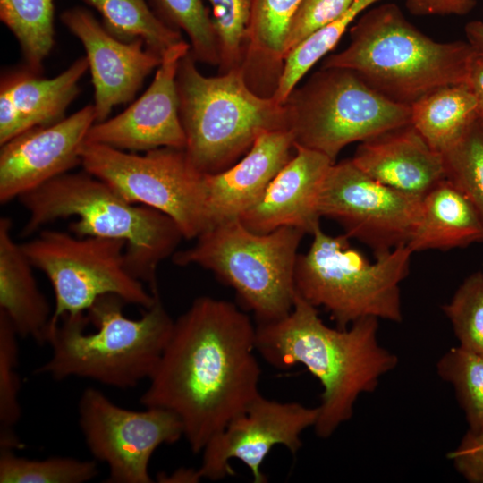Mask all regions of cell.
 <instances>
[{
  "label": "cell",
  "instance_id": "6da1fadb",
  "mask_svg": "<svg viewBox=\"0 0 483 483\" xmlns=\"http://www.w3.org/2000/svg\"><path fill=\"white\" fill-rule=\"evenodd\" d=\"M256 326L233 303L196 298L174 322L170 337L140 398L172 411L192 453L260 394Z\"/></svg>",
  "mask_w": 483,
  "mask_h": 483
},
{
  "label": "cell",
  "instance_id": "7a4b0ae2",
  "mask_svg": "<svg viewBox=\"0 0 483 483\" xmlns=\"http://www.w3.org/2000/svg\"><path fill=\"white\" fill-rule=\"evenodd\" d=\"M378 318H360L344 329L327 326L318 309L297 293L285 317L256 326V351L276 369L302 364L323 392L317 436L328 438L353 413L362 393L373 392L398 358L377 342Z\"/></svg>",
  "mask_w": 483,
  "mask_h": 483
},
{
  "label": "cell",
  "instance_id": "3957f363",
  "mask_svg": "<svg viewBox=\"0 0 483 483\" xmlns=\"http://www.w3.org/2000/svg\"><path fill=\"white\" fill-rule=\"evenodd\" d=\"M116 295L99 297L86 313L64 315L47 334L49 359L35 373L129 389L152 375L174 322L158 296L137 319L125 317Z\"/></svg>",
  "mask_w": 483,
  "mask_h": 483
},
{
  "label": "cell",
  "instance_id": "277c9868",
  "mask_svg": "<svg viewBox=\"0 0 483 483\" xmlns=\"http://www.w3.org/2000/svg\"><path fill=\"white\" fill-rule=\"evenodd\" d=\"M28 212L21 236L28 237L58 219L77 216L69 224L79 237L122 240L131 274L157 289L158 265L173 256L183 235L165 214L128 202L102 180L86 171L61 174L18 198Z\"/></svg>",
  "mask_w": 483,
  "mask_h": 483
},
{
  "label": "cell",
  "instance_id": "5b68a950",
  "mask_svg": "<svg viewBox=\"0 0 483 483\" xmlns=\"http://www.w3.org/2000/svg\"><path fill=\"white\" fill-rule=\"evenodd\" d=\"M350 43L322 66L345 68L386 98L411 106L445 86L467 84L475 53L468 41L437 42L395 4L365 12L350 27Z\"/></svg>",
  "mask_w": 483,
  "mask_h": 483
},
{
  "label": "cell",
  "instance_id": "8992f818",
  "mask_svg": "<svg viewBox=\"0 0 483 483\" xmlns=\"http://www.w3.org/2000/svg\"><path fill=\"white\" fill-rule=\"evenodd\" d=\"M191 51L176 74L185 152L206 174L221 172L240 160L264 132L288 130L284 105L252 90L241 68L205 76Z\"/></svg>",
  "mask_w": 483,
  "mask_h": 483
},
{
  "label": "cell",
  "instance_id": "52a82bcc",
  "mask_svg": "<svg viewBox=\"0 0 483 483\" xmlns=\"http://www.w3.org/2000/svg\"><path fill=\"white\" fill-rule=\"evenodd\" d=\"M305 253L298 255L296 293L326 309L344 329L368 317L399 323L402 319L400 284L413 253L407 245L369 261L345 234L333 236L318 227Z\"/></svg>",
  "mask_w": 483,
  "mask_h": 483
},
{
  "label": "cell",
  "instance_id": "ba28073f",
  "mask_svg": "<svg viewBox=\"0 0 483 483\" xmlns=\"http://www.w3.org/2000/svg\"><path fill=\"white\" fill-rule=\"evenodd\" d=\"M304 234L291 226L258 233L236 218L206 230L172 259L177 266L196 265L212 272L235 291L258 324L269 323L293 307L294 271Z\"/></svg>",
  "mask_w": 483,
  "mask_h": 483
},
{
  "label": "cell",
  "instance_id": "9c48e42d",
  "mask_svg": "<svg viewBox=\"0 0 483 483\" xmlns=\"http://www.w3.org/2000/svg\"><path fill=\"white\" fill-rule=\"evenodd\" d=\"M284 106L295 145L335 163L347 145L411 123L410 106L386 98L352 71L339 67H321Z\"/></svg>",
  "mask_w": 483,
  "mask_h": 483
},
{
  "label": "cell",
  "instance_id": "30bf717a",
  "mask_svg": "<svg viewBox=\"0 0 483 483\" xmlns=\"http://www.w3.org/2000/svg\"><path fill=\"white\" fill-rule=\"evenodd\" d=\"M21 244L32 266L48 278L55 293L48 329L64 315L86 313L103 295H116L144 309L152 307L159 296L148 292L128 270L126 243L122 240L43 229Z\"/></svg>",
  "mask_w": 483,
  "mask_h": 483
},
{
  "label": "cell",
  "instance_id": "8fae6325",
  "mask_svg": "<svg viewBox=\"0 0 483 483\" xmlns=\"http://www.w3.org/2000/svg\"><path fill=\"white\" fill-rule=\"evenodd\" d=\"M80 159L84 171L128 202L171 217L185 239H196L209 228L206 174L196 168L185 149L165 147L140 155L84 143Z\"/></svg>",
  "mask_w": 483,
  "mask_h": 483
},
{
  "label": "cell",
  "instance_id": "7c38bea8",
  "mask_svg": "<svg viewBox=\"0 0 483 483\" xmlns=\"http://www.w3.org/2000/svg\"><path fill=\"white\" fill-rule=\"evenodd\" d=\"M131 411L114 403L100 390L85 389L78 405L79 425L96 461L108 468L107 483H151L149 462L158 446L183 437L172 411L157 407Z\"/></svg>",
  "mask_w": 483,
  "mask_h": 483
},
{
  "label": "cell",
  "instance_id": "4fadbf2b",
  "mask_svg": "<svg viewBox=\"0 0 483 483\" xmlns=\"http://www.w3.org/2000/svg\"><path fill=\"white\" fill-rule=\"evenodd\" d=\"M421 200L371 178L351 158L330 167L318 209L321 217L340 224L350 239L364 243L377 257L408 244Z\"/></svg>",
  "mask_w": 483,
  "mask_h": 483
},
{
  "label": "cell",
  "instance_id": "5bb4252c",
  "mask_svg": "<svg viewBox=\"0 0 483 483\" xmlns=\"http://www.w3.org/2000/svg\"><path fill=\"white\" fill-rule=\"evenodd\" d=\"M318 417V407L258 394L207 443L197 469L200 479L216 481L233 475L230 461L237 459L250 470L255 483L267 482L260 467L272 448L280 445L295 454L302 445L301 433L314 427Z\"/></svg>",
  "mask_w": 483,
  "mask_h": 483
},
{
  "label": "cell",
  "instance_id": "9a60e30c",
  "mask_svg": "<svg viewBox=\"0 0 483 483\" xmlns=\"http://www.w3.org/2000/svg\"><path fill=\"white\" fill-rule=\"evenodd\" d=\"M190 51L185 40L168 49L148 89L123 113L95 123L85 143L130 152L165 147L184 149L186 138L180 119L176 74L181 59Z\"/></svg>",
  "mask_w": 483,
  "mask_h": 483
},
{
  "label": "cell",
  "instance_id": "2e32d148",
  "mask_svg": "<svg viewBox=\"0 0 483 483\" xmlns=\"http://www.w3.org/2000/svg\"><path fill=\"white\" fill-rule=\"evenodd\" d=\"M95 123V107L90 104L67 118L30 129L1 145V204L80 165L81 148Z\"/></svg>",
  "mask_w": 483,
  "mask_h": 483
},
{
  "label": "cell",
  "instance_id": "e0dca14e",
  "mask_svg": "<svg viewBox=\"0 0 483 483\" xmlns=\"http://www.w3.org/2000/svg\"><path fill=\"white\" fill-rule=\"evenodd\" d=\"M60 18L84 47L95 91L96 123L103 122L114 106L134 97L162 56L140 39H119L85 8L67 9Z\"/></svg>",
  "mask_w": 483,
  "mask_h": 483
},
{
  "label": "cell",
  "instance_id": "ac0fdd59",
  "mask_svg": "<svg viewBox=\"0 0 483 483\" xmlns=\"http://www.w3.org/2000/svg\"><path fill=\"white\" fill-rule=\"evenodd\" d=\"M334 163L320 152L295 145L293 156L240 221L258 233L291 226L312 235L320 227L318 196Z\"/></svg>",
  "mask_w": 483,
  "mask_h": 483
},
{
  "label": "cell",
  "instance_id": "d6986e66",
  "mask_svg": "<svg viewBox=\"0 0 483 483\" xmlns=\"http://www.w3.org/2000/svg\"><path fill=\"white\" fill-rule=\"evenodd\" d=\"M294 152V138L290 130L267 131L233 165L221 172L206 174L209 228L239 218L256 204Z\"/></svg>",
  "mask_w": 483,
  "mask_h": 483
},
{
  "label": "cell",
  "instance_id": "ffe728a7",
  "mask_svg": "<svg viewBox=\"0 0 483 483\" xmlns=\"http://www.w3.org/2000/svg\"><path fill=\"white\" fill-rule=\"evenodd\" d=\"M88 69L82 56L52 79L26 66L4 72L0 83V146L30 129L64 119Z\"/></svg>",
  "mask_w": 483,
  "mask_h": 483
},
{
  "label": "cell",
  "instance_id": "44dd1931",
  "mask_svg": "<svg viewBox=\"0 0 483 483\" xmlns=\"http://www.w3.org/2000/svg\"><path fill=\"white\" fill-rule=\"evenodd\" d=\"M352 160L377 182L419 198L445 179L443 155L411 123L360 142Z\"/></svg>",
  "mask_w": 483,
  "mask_h": 483
},
{
  "label": "cell",
  "instance_id": "7402d4cb",
  "mask_svg": "<svg viewBox=\"0 0 483 483\" xmlns=\"http://www.w3.org/2000/svg\"><path fill=\"white\" fill-rule=\"evenodd\" d=\"M12 219L0 218V312L21 338L46 343L53 312L39 290L33 266L21 244L14 241Z\"/></svg>",
  "mask_w": 483,
  "mask_h": 483
},
{
  "label": "cell",
  "instance_id": "603a6c76",
  "mask_svg": "<svg viewBox=\"0 0 483 483\" xmlns=\"http://www.w3.org/2000/svg\"><path fill=\"white\" fill-rule=\"evenodd\" d=\"M474 243H483V219L468 197L445 179L422 198L419 220L407 246L419 252Z\"/></svg>",
  "mask_w": 483,
  "mask_h": 483
},
{
  "label": "cell",
  "instance_id": "cb8c5ba5",
  "mask_svg": "<svg viewBox=\"0 0 483 483\" xmlns=\"http://www.w3.org/2000/svg\"><path fill=\"white\" fill-rule=\"evenodd\" d=\"M301 0H253L249 40L241 67L250 88L271 97L286 55L289 30Z\"/></svg>",
  "mask_w": 483,
  "mask_h": 483
},
{
  "label": "cell",
  "instance_id": "d4e9b609",
  "mask_svg": "<svg viewBox=\"0 0 483 483\" xmlns=\"http://www.w3.org/2000/svg\"><path fill=\"white\" fill-rule=\"evenodd\" d=\"M410 107L411 123L441 154L453 146L478 117L476 100L467 84L439 88Z\"/></svg>",
  "mask_w": 483,
  "mask_h": 483
},
{
  "label": "cell",
  "instance_id": "484cf974",
  "mask_svg": "<svg viewBox=\"0 0 483 483\" xmlns=\"http://www.w3.org/2000/svg\"><path fill=\"white\" fill-rule=\"evenodd\" d=\"M95 8L104 26L124 41L142 40L159 55L182 40L179 30L167 25L148 0H80Z\"/></svg>",
  "mask_w": 483,
  "mask_h": 483
},
{
  "label": "cell",
  "instance_id": "4316f807",
  "mask_svg": "<svg viewBox=\"0 0 483 483\" xmlns=\"http://www.w3.org/2000/svg\"><path fill=\"white\" fill-rule=\"evenodd\" d=\"M53 0H0V19L18 40L26 67L40 73L55 45Z\"/></svg>",
  "mask_w": 483,
  "mask_h": 483
},
{
  "label": "cell",
  "instance_id": "83f0119b",
  "mask_svg": "<svg viewBox=\"0 0 483 483\" xmlns=\"http://www.w3.org/2000/svg\"><path fill=\"white\" fill-rule=\"evenodd\" d=\"M378 0H354L337 20L315 31L285 56L283 71L272 97L284 105L301 80L339 42L357 17Z\"/></svg>",
  "mask_w": 483,
  "mask_h": 483
},
{
  "label": "cell",
  "instance_id": "f1b7e54d",
  "mask_svg": "<svg viewBox=\"0 0 483 483\" xmlns=\"http://www.w3.org/2000/svg\"><path fill=\"white\" fill-rule=\"evenodd\" d=\"M99 473L97 461L54 456L41 460L0 449V483H83Z\"/></svg>",
  "mask_w": 483,
  "mask_h": 483
},
{
  "label": "cell",
  "instance_id": "f546056e",
  "mask_svg": "<svg viewBox=\"0 0 483 483\" xmlns=\"http://www.w3.org/2000/svg\"><path fill=\"white\" fill-rule=\"evenodd\" d=\"M440 377L451 383L474 434L483 432V356L461 346L447 351L436 364Z\"/></svg>",
  "mask_w": 483,
  "mask_h": 483
},
{
  "label": "cell",
  "instance_id": "4dcf8cb0",
  "mask_svg": "<svg viewBox=\"0 0 483 483\" xmlns=\"http://www.w3.org/2000/svg\"><path fill=\"white\" fill-rule=\"evenodd\" d=\"M170 27L183 31L197 62L218 65L219 51L212 16L203 0H148Z\"/></svg>",
  "mask_w": 483,
  "mask_h": 483
},
{
  "label": "cell",
  "instance_id": "1f68e13d",
  "mask_svg": "<svg viewBox=\"0 0 483 483\" xmlns=\"http://www.w3.org/2000/svg\"><path fill=\"white\" fill-rule=\"evenodd\" d=\"M442 155L445 179L468 197L483 219V120L477 117Z\"/></svg>",
  "mask_w": 483,
  "mask_h": 483
},
{
  "label": "cell",
  "instance_id": "d6a6232c",
  "mask_svg": "<svg viewBox=\"0 0 483 483\" xmlns=\"http://www.w3.org/2000/svg\"><path fill=\"white\" fill-rule=\"evenodd\" d=\"M217 38L220 72L242 67L247 51L253 0H208Z\"/></svg>",
  "mask_w": 483,
  "mask_h": 483
},
{
  "label": "cell",
  "instance_id": "836d02e7",
  "mask_svg": "<svg viewBox=\"0 0 483 483\" xmlns=\"http://www.w3.org/2000/svg\"><path fill=\"white\" fill-rule=\"evenodd\" d=\"M442 309L462 348L483 356V272L467 276Z\"/></svg>",
  "mask_w": 483,
  "mask_h": 483
},
{
  "label": "cell",
  "instance_id": "e575fe53",
  "mask_svg": "<svg viewBox=\"0 0 483 483\" xmlns=\"http://www.w3.org/2000/svg\"><path fill=\"white\" fill-rule=\"evenodd\" d=\"M18 338L9 319L0 312V432H13L21 417Z\"/></svg>",
  "mask_w": 483,
  "mask_h": 483
},
{
  "label": "cell",
  "instance_id": "d590c367",
  "mask_svg": "<svg viewBox=\"0 0 483 483\" xmlns=\"http://www.w3.org/2000/svg\"><path fill=\"white\" fill-rule=\"evenodd\" d=\"M353 1L301 0L289 30L286 55L309 35L345 13Z\"/></svg>",
  "mask_w": 483,
  "mask_h": 483
},
{
  "label": "cell",
  "instance_id": "8d00e7d4",
  "mask_svg": "<svg viewBox=\"0 0 483 483\" xmlns=\"http://www.w3.org/2000/svg\"><path fill=\"white\" fill-rule=\"evenodd\" d=\"M447 457L467 481L483 483V432L474 434L468 430Z\"/></svg>",
  "mask_w": 483,
  "mask_h": 483
},
{
  "label": "cell",
  "instance_id": "74e56055",
  "mask_svg": "<svg viewBox=\"0 0 483 483\" xmlns=\"http://www.w3.org/2000/svg\"><path fill=\"white\" fill-rule=\"evenodd\" d=\"M477 0H406L408 11L414 15H465L470 13Z\"/></svg>",
  "mask_w": 483,
  "mask_h": 483
},
{
  "label": "cell",
  "instance_id": "f35d334b",
  "mask_svg": "<svg viewBox=\"0 0 483 483\" xmlns=\"http://www.w3.org/2000/svg\"><path fill=\"white\" fill-rule=\"evenodd\" d=\"M467 85L477 105V115L483 120V54L475 51L470 61Z\"/></svg>",
  "mask_w": 483,
  "mask_h": 483
},
{
  "label": "cell",
  "instance_id": "ab89813d",
  "mask_svg": "<svg viewBox=\"0 0 483 483\" xmlns=\"http://www.w3.org/2000/svg\"><path fill=\"white\" fill-rule=\"evenodd\" d=\"M467 41L475 51L483 54V21H471L464 28Z\"/></svg>",
  "mask_w": 483,
  "mask_h": 483
},
{
  "label": "cell",
  "instance_id": "60d3db41",
  "mask_svg": "<svg viewBox=\"0 0 483 483\" xmlns=\"http://www.w3.org/2000/svg\"><path fill=\"white\" fill-rule=\"evenodd\" d=\"M157 481L159 482H199L201 479L199 475L198 470L182 468L172 474L167 475L161 472L157 476Z\"/></svg>",
  "mask_w": 483,
  "mask_h": 483
}]
</instances>
